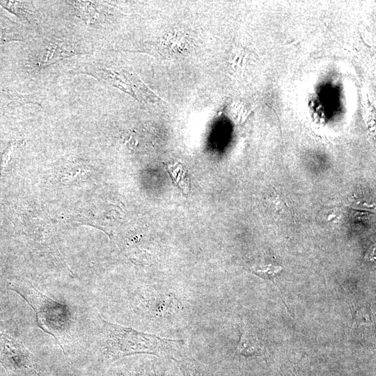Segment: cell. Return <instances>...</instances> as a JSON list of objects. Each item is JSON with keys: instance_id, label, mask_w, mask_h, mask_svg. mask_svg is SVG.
Wrapping results in <instances>:
<instances>
[{"instance_id": "obj_6", "label": "cell", "mask_w": 376, "mask_h": 376, "mask_svg": "<svg viewBox=\"0 0 376 376\" xmlns=\"http://www.w3.org/2000/svg\"><path fill=\"white\" fill-rule=\"evenodd\" d=\"M35 97L32 95L22 94L14 90L0 87V113L26 103L36 102Z\"/></svg>"}, {"instance_id": "obj_10", "label": "cell", "mask_w": 376, "mask_h": 376, "mask_svg": "<svg viewBox=\"0 0 376 376\" xmlns=\"http://www.w3.org/2000/svg\"><path fill=\"white\" fill-rule=\"evenodd\" d=\"M0 6L22 19L31 22L34 18V13L31 3L21 1H0Z\"/></svg>"}, {"instance_id": "obj_11", "label": "cell", "mask_w": 376, "mask_h": 376, "mask_svg": "<svg viewBox=\"0 0 376 376\" xmlns=\"http://www.w3.org/2000/svg\"><path fill=\"white\" fill-rule=\"evenodd\" d=\"M14 149V144L10 143L9 146L6 149L4 152L3 153L2 157H1V169L3 170L4 167L6 166L7 163L10 160V157L11 155V153L13 152Z\"/></svg>"}, {"instance_id": "obj_3", "label": "cell", "mask_w": 376, "mask_h": 376, "mask_svg": "<svg viewBox=\"0 0 376 376\" xmlns=\"http://www.w3.org/2000/svg\"><path fill=\"white\" fill-rule=\"evenodd\" d=\"M0 363L10 376H37L38 363L13 326L0 321Z\"/></svg>"}, {"instance_id": "obj_1", "label": "cell", "mask_w": 376, "mask_h": 376, "mask_svg": "<svg viewBox=\"0 0 376 376\" xmlns=\"http://www.w3.org/2000/svg\"><path fill=\"white\" fill-rule=\"evenodd\" d=\"M97 345L103 355L112 359L135 354L173 357L185 350L182 340L162 338L115 324L99 316L95 322Z\"/></svg>"}, {"instance_id": "obj_8", "label": "cell", "mask_w": 376, "mask_h": 376, "mask_svg": "<svg viewBox=\"0 0 376 376\" xmlns=\"http://www.w3.org/2000/svg\"><path fill=\"white\" fill-rule=\"evenodd\" d=\"M17 24L5 15H0V45L10 41L23 40Z\"/></svg>"}, {"instance_id": "obj_5", "label": "cell", "mask_w": 376, "mask_h": 376, "mask_svg": "<svg viewBox=\"0 0 376 376\" xmlns=\"http://www.w3.org/2000/svg\"><path fill=\"white\" fill-rule=\"evenodd\" d=\"M134 307L148 317H166L181 308L182 304L170 295L162 294L152 289H141L135 295Z\"/></svg>"}, {"instance_id": "obj_2", "label": "cell", "mask_w": 376, "mask_h": 376, "mask_svg": "<svg viewBox=\"0 0 376 376\" xmlns=\"http://www.w3.org/2000/svg\"><path fill=\"white\" fill-rule=\"evenodd\" d=\"M9 287L32 308L38 326L52 336L65 354V345L69 343L72 327L69 308L43 294L28 281H13Z\"/></svg>"}, {"instance_id": "obj_7", "label": "cell", "mask_w": 376, "mask_h": 376, "mask_svg": "<svg viewBox=\"0 0 376 376\" xmlns=\"http://www.w3.org/2000/svg\"><path fill=\"white\" fill-rule=\"evenodd\" d=\"M262 345L255 331L248 324L243 327L238 343V350L242 354H253Z\"/></svg>"}, {"instance_id": "obj_9", "label": "cell", "mask_w": 376, "mask_h": 376, "mask_svg": "<svg viewBox=\"0 0 376 376\" xmlns=\"http://www.w3.org/2000/svg\"><path fill=\"white\" fill-rule=\"evenodd\" d=\"M72 5L79 16L87 24H94L100 18V12L97 5L91 1H67Z\"/></svg>"}, {"instance_id": "obj_4", "label": "cell", "mask_w": 376, "mask_h": 376, "mask_svg": "<svg viewBox=\"0 0 376 376\" xmlns=\"http://www.w3.org/2000/svg\"><path fill=\"white\" fill-rule=\"evenodd\" d=\"M88 42L60 39L45 40L31 55V63L35 67L45 68L61 59L76 54H88Z\"/></svg>"}]
</instances>
